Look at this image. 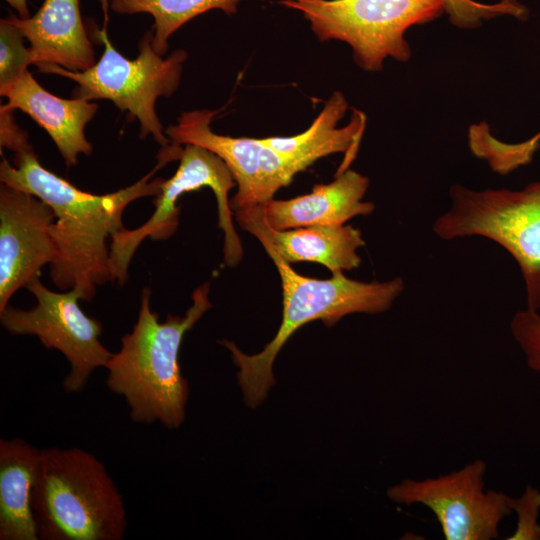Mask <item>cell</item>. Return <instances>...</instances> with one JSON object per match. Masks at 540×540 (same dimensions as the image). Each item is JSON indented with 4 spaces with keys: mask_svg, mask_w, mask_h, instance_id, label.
Listing matches in <instances>:
<instances>
[{
    "mask_svg": "<svg viewBox=\"0 0 540 540\" xmlns=\"http://www.w3.org/2000/svg\"><path fill=\"white\" fill-rule=\"evenodd\" d=\"M451 208L432 225L445 240L482 236L515 259L522 273L527 308L540 309V181L522 190H472L454 184Z\"/></svg>",
    "mask_w": 540,
    "mask_h": 540,
    "instance_id": "5",
    "label": "cell"
},
{
    "mask_svg": "<svg viewBox=\"0 0 540 540\" xmlns=\"http://www.w3.org/2000/svg\"><path fill=\"white\" fill-rule=\"evenodd\" d=\"M512 511L517 514V526L508 540H540V491L528 485L519 498L511 499Z\"/></svg>",
    "mask_w": 540,
    "mask_h": 540,
    "instance_id": "24",
    "label": "cell"
},
{
    "mask_svg": "<svg viewBox=\"0 0 540 540\" xmlns=\"http://www.w3.org/2000/svg\"><path fill=\"white\" fill-rule=\"evenodd\" d=\"M41 449L27 441L0 440V540H38L32 510Z\"/></svg>",
    "mask_w": 540,
    "mask_h": 540,
    "instance_id": "18",
    "label": "cell"
},
{
    "mask_svg": "<svg viewBox=\"0 0 540 540\" xmlns=\"http://www.w3.org/2000/svg\"><path fill=\"white\" fill-rule=\"evenodd\" d=\"M300 12L321 41L347 43L365 71L383 68L386 58L405 62L411 49L406 31L445 13L444 0H279Z\"/></svg>",
    "mask_w": 540,
    "mask_h": 540,
    "instance_id": "6",
    "label": "cell"
},
{
    "mask_svg": "<svg viewBox=\"0 0 540 540\" xmlns=\"http://www.w3.org/2000/svg\"><path fill=\"white\" fill-rule=\"evenodd\" d=\"M11 7H13L22 19L28 18L29 8L27 0H5Z\"/></svg>",
    "mask_w": 540,
    "mask_h": 540,
    "instance_id": "26",
    "label": "cell"
},
{
    "mask_svg": "<svg viewBox=\"0 0 540 540\" xmlns=\"http://www.w3.org/2000/svg\"><path fill=\"white\" fill-rule=\"evenodd\" d=\"M0 145L14 153L31 146L28 133L22 130L13 117V110L1 105L0 108Z\"/></svg>",
    "mask_w": 540,
    "mask_h": 540,
    "instance_id": "25",
    "label": "cell"
},
{
    "mask_svg": "<svg viewBox=\"0 0 540 540\" xmlns=\"http://www.w3.org/2000/svg\"><path fill=\"white\" fill-rule=\"evenodd\" d=\"M208 294V283L199 286L184 316L168 315L160 322L150 306V289H143L137 321L105 366L107 387L124 397L134 422H160L169 429L182 425L189 384L179 352L185 333L212 307Z\"/></svg>",
    "mask_w": 540,
    "mask_h": 540,
    "instance_id": "2",
    "label": "cell"
},
{
    "mask_svg": "<svg viewBox=\"0 0 540 540\" xmlns=\"http://www.w3.org/2000/svg\"><path fill=\"white\" fill-rule=\"evenodd\" d=\"M1 156V183L37 196L55 215L51 231L57 253L50 264L52 282L61 290L79 289L85 301L94 297L96 286L113 281L107 240L124 228L125 208L139 198L156 197L163 179L151 177L176 160L171 148L162 147L157 165L140 180L116 192L96 195L43 167L32 146L15 153L13 164Z\"/></svg>",
    "mask_w": 540,
    "mask_h": 540,
    "instance_id": "1",
    "label": "cell"
},
{
    "mask_svg": "<svg viewBox=\"0 0 540 540\" xmlns=\"http://www.w3.org/2000/svg\"><path fill=\"white\" fill-rule=\"evenodd\" d=\"M244 0H111L112 10L119 14L147 13L154 19L152 46L163 56L169 37L194 17L212 9L227 15L237 12Z\"/></svg>",
    "mask_w": 540,
    "mask_h": 540,
    "instance_id": "19",
    "label": "cell"
},
{
    "mask_svg": "<svg viewBox=\"0 0 540 540\" xmlns=\"http://www.w3.org/2000/svg\"><path fill=\"white\" fill-rule=\"evenodd\" d=\"M369 179L353 170L338 173L328 184L315 185L308 194L288 200L271 199L259 206L265 225L287 230L317 225H344L358 215H369L375 205L363 201Z\"/></svg>",
    "mask_w": 540,
    "mask_h": 540,
    "instance_id": "14",
    "label": "cell"
},
{
    "mask_svg": "<svg viewBox=\"0 0 540 540\" xmlns=\"http://www.w3.org/2000/svg\"><path fill=\"white\" fill-rule=\"evenodd\" d=\"M0 94L7 98L4 107L27 113L49 134L68 167L78 163L79 154H91L93 148L85 136V127L97 111L96 103L57 97L44 89L29 70Z\"/></svg>",
    "mask_w": 540,
    "mask_h": 540,
    "instance_id": "15",
    "label": "cell"
},
{
    "mask_svg": "<svg viewBox=\"0 0 540 540\" xmlns=\"http://www.w3.org/2000/svg\"><path fill=\"white\" fill-rule=\"evenodd\" d=\"M55 215L37 196L0 187V311L20 288L39 280L42 267L56 258Z\"/></svg>",
    "mask_w": 540,
    "mask_h": 540,
    "instance_id": "12",
    "label": "cell"
},
{
    "mask_svg": "<svg viewBox=\"0 0 540 540\" xmlns=\"http://www.w3.org/2000/svg\"><path fill=\"white\" fill-rule=\"evenodd\" d=\"M175 174L163 180L160 193L154 201L155 211L140 227L123 228L110 238L109 264L113 280L122 285L128 267L139 245L147 237L152 240L170 238L179 225L178 199L186 192L210 188L218 208V226L224 232V261L235 266L242 257V246L233 225V211L228 192L236 182L224 161L213 152L194 144L183 145Z\"/></svg>",
    "mask_w": 540,
    "mask_h": 540,
    "instance_id": "8",
    "label": "cell"
},
{
    "mask_svg": "<svg viewBox=\"0 0 540 540\" xmlns=\"http://www.w3.org/2000/svg\"><path fill=\"white\" fill-rule=\"evenodd\" d=\"M37 304L29 309H18L9 304L0 311V321L12 335L36 336L48 349L60 351L70 364V372L63 381L67 393L80 392L91 374L107 365L113 353L100 341L102 324L87 316L79 306L83 300L77 288L55 292L45 287L40 279L26 287Z\"/></svg>",
    "mask_w": 540,
    "mask_h": 540,
    "instance_id": "9",
    "label": "cell"
},
{
    "mask_svg": "<svg viewBox=\"0 0 540 540\" xmlns=\"http://www.w3.org/2000/svg\"><path fill=\"white\" fill-rule=\"evenodd\" d=\"M238 224L253 234L264 249L275 251L289 264L319 263L331 273L352 270L361 264L357 250L365 242L351 225H317L275 230L264 224L259 206L234 213Z\"/></svg>",
    "mask_w": 540,
    "mask_h": 540,
    "instance_id": "13",
    "label": "cell"
},
{
    "mask_svg": "<svg viewBox=\"0 0 540 540\" xmlns=\"http://www.w3.org/2000/svg\"><path fill=\"white\" fill-rule=\"evenodd\" d=\"M538 134L540 135V132Z\"/></svg>",
    "mask_w": 540,
    "mask_h": 540,
    "instance_id": "27",
    "label": "cell"
},
{
    "mask_svg": "<svg viewBox=\"0 0 540 540\" xmlns=\"http://www.w3.org/2000/svg\"><path fill=\"white\" fill-rule=\"evenodd\" d=\"M41 540H121L124 501L103 463L80 448L41 449L32 492Z\"/></svg>",
    "mask_w": 540,
    "mask_h": 540,
    "instance_id": "4",
    "label": "cell"
},
{
    "mask_svg": "<svg viewBox=\"0 0 540 540\" xmlns=\"http://www.w3.org/2000/svg\"><path fill=\"white\" fill-rule=\"evenodd\" d=\"M96 35L103 43L104 51L91 68L71 71L49 64L38 67L39 71L74 81L77 84L72 93L74 98L110 100L139 121L142 138L152 135L162 147L170 145L155 104L158 97L172 95L179 86L187 53L177 50L163 58L152 46L151 29L139 43L138 56L131 60L113 47L105 28L96 31Z\"/></svg>",
    "mask_w": 540,
    "mask_h": 540,
    "instance_id": "7",
    "label": "cell"
},
{
    "mask_svg": "<svg viewBox=\"0 0 540 540\" xmlns=\"http://www.w3.org/2000/svg\"><path fill=\"white\" fill-rule=\"evenodd\" d=\"M510 329L525 355L528 367L540 375V313L528 308L516 312L511 319Z\"/></svg>",
    "mask_w": 540,
    "mask_h": 540,
    "instance_id": "23",
    "label": "cell"
},
{
    "mask_svg": "<svg viewBox=\"0 0 540 540\" xmlns=\"http://www.w3.org/2000/svg\"><path fill=\"white\" fill-rule=\"evenodd\" d=\"M7 19L30 43L32 61L38 67L53 64L85 71L96 63L79 0H44L33 16L22 19L10 14Z\"/></svg>",
    "mask_w": 540,
    "mask_h": 540,
    "instance_id": "16",
    "label": "cell"
},
{
    "mask_svg": "<svg viewBox=\"0 0 540 540\" xmlns=\"http://www.w3.org/2000/svg\"><path fill=\"white\" fill-rule=\"evenodd\" d=\"M215 111L202 109L183 112L175 125L165 129L171 143L194 144L220 157L237 184L230 200L233 213L258 207L291 183L300 171L262 138L219 135L210 128Z\"/></svg>",
    "mask_w": 540,
    "mask_h": 540,
    "instance_id": "11",
    "label": "cell"
},
{
    "mask_svg": "<svg viewBox=\"0 0 540 540\" xmlns=\"http://www.w3.org/2000/svg\"><path fill=\"white\" fill-rule=\"evenodd\" d=\"M487 464L481 459L463 468L421 480L404 479L387 491L397 504H421L436 516L446 540L498 538L500 522L512 512V497L484 491Z\"/></svg>",
    "mask_w": 540,
    "mask_h": 540,
    "instance_id": "10",
    "label": "cell"
},
{
    "mask_svg": "<svg viewBox=\"0 0 540 540\" xmlns=\"http://www.w3.org/2000/svg\"><path fill=\"white\" fill-rule=\"evenodd\" d=\"M24 35L7 18L0 21V90L20 78L33 64Z\"/></svg>",
    "mask_w": 540,
    "mask_h": 540,
    "instance_id": "22",
    "label": "cell"
},
{
    "mask_svg": "<svg viewBox=\"0 0 540 540\" xmlns=\"http://www.w3.org/2000/svg\"><path fill=\"white\" fill-rule=\"evenodd\" d=\"M445 13L453 25L459 28H476L482 21L499 16L526 18L527 9L517 0H501L493 4L480 3L475 0H444Z\"/></svg>",
    "mask_w": 540,
    "mask_h": 540,
    "instance_id": "21",
    "label": "cell"
},
{
    "mask_svg": "<svg viewBox=\"0 0 540 540\" xmlns=\"http://www.w3.org/2000/svg\"><path fill=\"white\" fill-rule=\"evenodd\" d=\"M280 275L283 296L282 321L275 337L256 354L243 353L234 342L221 341L239 368L237 377L244 401L255 408L275 384L272 367L282 346L297 329L314 320L330 327L353 313L377 314L387 311L404 289L396 277L386 282H362L343 272L329 279H315L297 273L275 251L265 249Z\"/></svg>",
    "mask_w": 540,
    "mask_h": 540,
    "instance_id": "3",
    "label": "cell"
},
{
    "mask_svg": "<svg viewBox=\"0 0 540 540\" xmlns=\"http://www.w3.org/2000/svg\"><path fill=\"white\" fill-rule=\"evenodd\" d=\"M469 147L472 153L488 161L493 171L507 174L531 162L540 146L536 136L520 143H505L495 138L486 123L470 126Z\"/></svg>",
    "mask_w": 540,
    "mask_h": 540,
    "instance_id": "20",
    "label": "cell"
},
{
    "mask_svg": "<svg viewBox=\"0 0 540 540\" xmlns=\"http://www.w3.org/2000/svg\"><path fill=\"white\" fill-rule=\"evenodd\" d=\"M347 109L348 102L344 95L336 91L304 132L288 137H266L262 140L290 160L300 172L320 158L346 152V163L338 172L341 173L347 170L356 154L366 121L365 115L355 110L350 123L341 128L337 127Z\"/></svg>",
    "mask_w": 540,
    "mask_h": 540,
    "instance_id": "17",
    "label": "cell"
}]
</instances>
